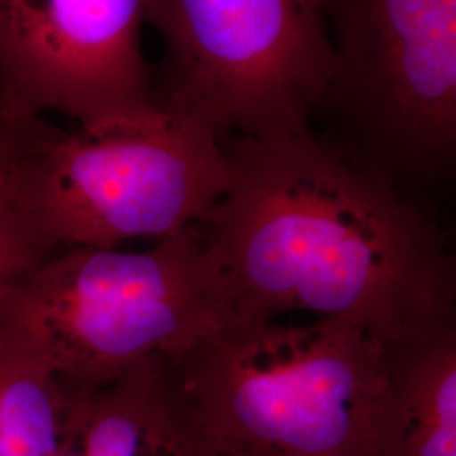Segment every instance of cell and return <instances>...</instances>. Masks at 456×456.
<instances>
[{
	"label": "cell",
	"instance_id": "cell-2",
	"mask_svg": "<svg viewBox=\"0 0 456 456\" xmlns=\"http://www.w3.org/2000/svg\"><path fill=\"white\" fill-rule=\"evenodd\" d=\"M391 355L338 320H232L173 367L213 456H375Z\"/></svg>",
	"mask_w": 456,
	"mask_h": 456
},
{
	"label": "cell",
	"instance_id": "cell-9",
	"mask_svg": "<svg viewBox=\"0 0 456 456\" xmlns=\"http://www.w3.org/2000/svg\"><path fill=\"white\" fill-rule=\"evenodd\" d=\"M375 456H456V325L392 346Z\"/></svg>",
	"mask_w": 456,
	"mask_h": 456
},
{
	"label": "cell",
	"instance_id": "cell-10",
	"mask_svg": "<svg viewBox=\"0 0 456 456\" xmlns=\"http://www.w3.org/2000/svg\"><path fill=\"white\" fill-rule=\"evenodd\" d=\"M51 254L16 210L0 222V297Z\"/></svg>",
	"mask_w": 456,
	"mask_h": 456
},
{
	"label": "cell",
	"instance_id": "cell-8",
	"mask_svg": "<svg viewBox=\"0 0 456 456\" xmlns=\"http://www.w3.org/2000/svg\"><path fill=\"white\" fill-rule=\"evenodd\" d=\"M73 456H213L181 395L171 362L98 389H75L66 423Z\"/></svg>",
	"mask_w": 456,
	"mask_h": 456
},
{
	"label": "cell",
	"instance_id": "cell-11",
	"mask_svg": "<svg viewBox=\"0 0 456 456\" xmlns=\"http://www.w3.org/2000/svg\"><path fill=\"white\" fill-rule=\"evenodd\" d=\"M17 115L0 110V222L17 210L14 200V169L19 149Z\"/></svg>",
	"mask_w": 456,
	"mask_h": 456
},
{
	"label": "cell",
	"instance_id": "cell-6",
	"mask_svg": "<svg viewBox=\"0 0 456 456\" xmlns=\"http://www.w3.org/2000/svg\"><path fill=\"white\" fill-rule=\"evenodd\" d=\"M154 97L220 141L313 129L335 71L323 0H144Z\"/></svg>",
	"mask_w": 456,
	"mask_h": 456
},
{
	"label": "cell",
	"instance_id": "cell-3",
	"mask_svg": "<svg viewBox=\"0 0 456 456\" xmlns=\"http://www.w3.org/2000/svg\"><path fill=\"white\" fill-rule=\"evenodd\" d=\"M0 311L77 389L175 363L233 320L200 228L137 250L53 252L0 297Z\"/></svg>",
	"mask_w": 456,
	"mask_h": 456
},
{
	"label": "cell",
	"instance_id": "cell-1",
	"mask_svg": "<svg viewBox=\"0 0 456 456\" xmlns=\"http://www.w3.org/2000/svg\"><path fill=\"white\" fill-rule=\"evenodd\" d=\"M222 146L227 190L198 228L233 320H338L389 346L456 325L455 254L419 195L314 129Z\"/></svg>",
	"mask_w": 456,
	"mask_h": 456
},
{
	"label": "cell",
	"instance_id": "cell-4",
	"mask_svg": "<svg viewBox=\"0 0 456 456\" xmlns=\"http://www.w3.org/2000/svg\"><path fill=\"white\" fill-rule=\"evenodd\" d=\"M227 184L222 141L161 103L73 131L20 118L14 200L51 252L178 237L201 225Z\"/></svg>",
	"mask_w": 456,
	"mask_h": 456
},
{
	"label": "cell",
	"instance_id": "cell-5",
	"mask_svg": "<svg viewBox=\"0 0 456 456\" xmlns=\"http://www.w3.org/2000/svg\"><path fill=\"white\" fill-rule=\"evenodd\" d=\"M335 71L318 134L418 195L456 161V0H323ZM314 117V118H316Z\"/></svg>",
	"mask_w": 456,
	"mask_h": 456
},
{
	"label": "cell",
	"instance_id": "cell-7",
	"mask_svg": "<svg viewBox=\"0 0 456 456\" xmlns=\"http://www.w3.org/2000/svg\"><path fill=\"white\" fill-rule=\"evenodd\" d=\"M144 0H0V110L97 126L154 107Z\"/></svg>",
	"mask_w": 456,
	"mask_h": 456
}]
</instances>
